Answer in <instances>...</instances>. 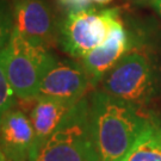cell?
Returning <instances> with one entry per match:
<instances>
[{
  "label": "cell",
  "instance_id": "obj_1",
  "mask_svg": "<svg viewBox=\"0 0 161 161\" xmlns=\"http://www.w3.org/2000/svg\"><path fill=\"white\" fill-rule=\"evenodd\" d=\"M93 138L100 161H119L130 150L148 117L140 106L128 103L105 91L88 97Z\"/></svg>",
  "mask_w": 161,
  "mask_h": 161
},
{
  "label": "cell",
  "instance_id": "obj_2",
  "mask_svg": "<svg viewBox=\"0 0 161 161\" xmlns=\"http://www.w3.org/2000/svg\"><path fill=\"white\" fill-rule=\"evenodd\" d=\"M28 161H100L91 127L88 97L75 103L50 135L34 140Z\"/></svg>",
  "mask_w": 161,
  "mask_h": 161
},
{
  "label": "cell",
  "instance_id": "obj_3",
  "mask_svg": "<svg viewBox=\"0 0 161 161\" xmlns=\"http://www.w3.org/2000/svg\"><path fill=\"white\" fill-rule=\"evenodd\" d=\"M58 58L48 46L26 38L13 28L7 48L6 69L12 90L19 100L38 96L41 81Z\"/></svg>",
  "mask_w": 161,
  "mask_h": 161
},
{
  "label": "cell",
  "instance_id": "obj_4",
  "mask_svg": "<svg viewBox=\"0 0 161 161\" xmlns=\"http://www.w3.org/2000/svg\"><path fill=\"white\" fill-rule=\"evenodd\" d=\"M121 18L118 8L93 7L68 12L58 30V44L67 55L81 58L108 40L115 23Z\"/></svg>",
  "mask_w": 161,
  "mask_h": 161
},
{
  "label": "cell",
  "instance_id": "obj_5",
  "mask_svg": "<svg viewBox=\"0 0 161 161\" xmlns=\"http://www.w3.org/2000/svg\"><path fill=\"white\" fill-rule=\"evenodd\" d=\"M103 91L137 106L147 104L155 91L149 58L142 53H128L103 78Z\"/></svg>",
  "mask_w": 161,
  "mask_h": 161
},
{
  "label": "cell",
  "instance_id": "obj_6",
  "mask_svg": "<svg viewBox=\"0 0 161 161\" xmlns=\"http://www.w3.org/2000/svg\"><path fill=\"white\" fill-rule=\"evenodd\" d=\"M91 86L90 76L81 62L58 60L43 76L38 96L76 103L86 97Z\"/></svg>",
  "mask_w": 161,
  "mask_h": 161
},
{
  "label": "cell",
  "instance_id": "obj_7",
  "mask_svg": "<svg viewBox=\"0 0 161 161\" xmlns=\"http://www.w3.org/2000/svg\"><path fill=\"white\" fill-rule=\"evenodd\" d=\"M130 37L119 18L115 23L108 40L102 46L90 52L86 56L81 58V64L86 69L92 86L109 73L122 58L130 53Z\"/></svg>",
  "mask_w": 161,
  "mask_h": 161
},
{
  "label": "cell",
  "instance_id": "obj_8",
  "mask_svg": "<svg viewBox=\"0 0 161 161\" xmlns=\"http://www.w3.org/2000/svg\"><path fill=\"white\" fill-rule=\"evenodd\" d=\"M11 13L18 32L49 47L54 40V18L43 0H12Z\"/></svg>",
  "mask_w": 161,
  "mask_h": 161
},
{
  "label": "cell",
  "instance_id": "obj_9",
  "mask_svg": "<svg viewBox=\"0 0 161 161\" xmlns=\"http://www.w3.org/2000/svg\"><path fill=\"white\" fill-rule=\"evenodd\" d=\"M35 140V130L25 112L10 109L0 121V143L12 161H25Z\"/></svg>",
  "mask_w": 161,
  "mask_h": 161
},
{
  "label": "cell",
  "instance_id": "obj_10",
  "mask_svg": "<svg viewBox=\"0 0 161 161\" xmlns=\"http://www.w3.org/2000/svg\"><path fill=\"white\" fill-rule=\"evenodd\" d=\"M74 105L75 103L56 98L35 97L29 116L35 130V140H43L50 135Z\"/></svg>",
  "mask_w": 161,
  "mask_h": 161
},
{
  "label": "cell",
  "instance_id": "obj_11",
  "mask_svg": "<svg viewBox=\"0 0 161 161\" xmlns=\"http://www.w3.org/2000/svg\"><path fill=\"white\" fill-rule=\"evenodd\" d=\"M13 30L11 11H7L0 6V121L3 116L13 108L16 94L12 90L8 81L6 60H7V48Z\"/></svg>",
  "mask_w": 161,
  "mask_h": 161
},
{
  "label": "cell",
  "instance_id": "obj_12",
  "mask_svg": "<svg viewBox=\"0 0 161 161\" xmlns=\"http://www.w3.org/2000/svg\"><path fill=\"white\" fill-rule=\"evenodd\" d=\"M119 161H161V121L147 118L130 150Z\"/></svg>",
  "mask_w": 161,
  "mask_h": 161
},
{
  "label": "cell",
  "instance_id": "obj_13",
  "mask_svg": "<svg viewBox=\"0 0 161 161\" xmlns=\"http://www.w3.org/2000/svg\"><path fill=\"white\" fill-rule=\"evenodd\" d=\"M58 3L68 12H76L90 8L92 0H58Z\"/></svg>",
  "mask_w": 161,
  "mask_h": 161
},
{
  "label": "cell",
  "instance_id": "obj_14",
  "mask_svg": "<svg viewBox=\"0 0 161 161\" xmlns=\"http://www.w3.org/2000/svg\"><path fill=\"white\" fill-rule=\"evenodd\" d=\"M150 4H152V6L154 7V10L161 16V0H153Z\"/></svg>",
  "mask_w": 161,
  "mask_h": 161
},
{
  "label": "cell",
  "instance_id": "obj_15",
  "mask_svg": "<svg viewBox=\"0 0 161 161\" xmlns=\"http://www.w3.org/2000/svg\"><path fill=\"white\" fill-rule=\"evenodd\" d=\"M0 161H12L8 156L6 155V153L4 152L3 147H1V143H0Z\"/></svg>",
  "mask_w": 161,
  "mask_h": 161
},
{
  "label": "cell",
  "instance_id": "obj_16",
  "mask_svg": "<svg viewBox=\"0 0 161 161\" xmlns=\"http://www.w3.org/2000/svg\"><path fill=\"white\" fill-rule=\"evenodd\" d=\"M111 1H114V0H92V3L98 4V5H106V4H110Z\"/></svg>",
  "mask_w": 161,
  "mask_h": 161
},
{
  "label": "cell",
  "instance_id": "obj_17",
  "mask_svg": "<svg viewBox=\"0 0 161 161\" xmlns=\"http://www.w3.org/2000/svg\"><path fill=\"white\" fill-rule=\"evenodd\" d=\"M138 1H150V3H152L153 0H138Z\"/></svg>",
  "mask_w": 161,
  "mask_h": 161
}]
</instances>
